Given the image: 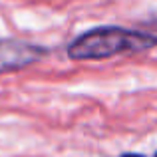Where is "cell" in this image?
I'll return each instance as SVG.
<instances>
[{"label":"cell","mask_w":157,"mask_h":157,"mask_svg":"<svg viewBox=\"0 0 157 157\" xmlns=\"http://www.w3.org/2000/svg\"><path fill=\"white\" fill-rule=\"evenodd\" d=\"M46 56L40 46L20 40H0V72H16Z\"/></svg>","instance_id":"cell-2"},{"label":"cell","mask_w":157,"mask_h":157,"mask_svg":"<svg viewBox=\"0 0 157 157\" xmlns=\"http://www.w3.org/2000/svg\"><path fill=\"white\" fill-rule=\"evenodd\" d=\"M155 157H157V153H155Z\"/></svg>","instance_id":"cell-4"},{"label":"cell","mask_w":157,"mask_h":157,"mask_svg":"<svg viewBox=\"0 0 157 157\" xmlns=\"http://www.w3.org/2000/svg\"><path fill=\"white\" fill-rule=\"evenodd\" d=\"M157 46V36L119 26H100L84 32L68 46L72 60H105L117 54L141 52Z\"/></svg>","instance_id":"cell-1"},{"label":"cell","mask_w":157,"mask_h":157,"mask_svg":"<svg viewBox=\"0 0 157 157\" xmlns=\"http://www.w3.org/2000/svg\"><path fill=\"white\" fill-rule=\"evenodd\" d=\"M121 157H143V155H137V153H123Z\"/></svg>","instance_id":"cell-3"}]
</instances>
